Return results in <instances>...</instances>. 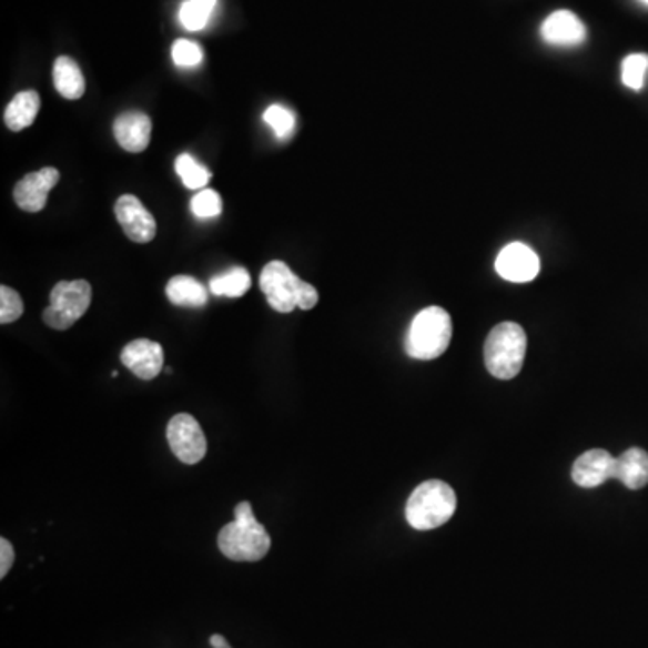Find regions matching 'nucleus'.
Masks as SVG:
<instances>
[{"mask_svg": "<svg viewBox=\"0 0 648 648\" xmlns=\"http://www.w3.org/2000/svg\"><path fill=\"white\" fill-rule=\"evenodd\" d=\"M641 2H644V4L648 6V0H641Z\"/></svg>", "mask_w": 648, "mask_h": 648, "instance_id": "nucleus-29", "label": "nucleus"}, {"mask_svg": "<svg viewBox=\"0 0 648 648\" xmlns=\"http://www.w3.org/2000/svg\"><path fill=\"white\" fill-rule=\"evenodd\" d=\"M616 458L604 448L581 454L573 465V482L580 488H596L615 477Z\"/></svg>", "mask_w": 648, "mask_h": 648, "instance_id": "nucleus-12", "label": "nucleus"}, {"mask_svg": "<svg viewBox=\"0 0 648 648\" xmlns=\"http://www.w3.org/2000/svg\"><path fill=\"white\" fill-rule=\"evenodd\" d=\"M648 72V54H629L621 63V80L624 85L632 91H641Z\"/></svg>", "mask_w": 648, "mask_h": 648, "instance_id": "nucleus-23", "label": "nucleus"}, {"mask_svg": "<svg viewBox=\"0 0 648 648\" xmlns=\"http://www.w3.org/2000/svg\"><path fill=\"white\" fill-rule=\"evenodd\" d=\"M40 110L39 92L24 91L14 95L10 105L6 107L4 123L13 132L28 129L37 120Z\"/></svg>", "mask_w": 648, "mask_h": 648, "instance_id": "nucleus-17", "label": "nucleus"}, {"mask_svg": "<svg viewBox=\"0 0 648 648\" xmlns=\"http://www.w3.org/2000/svg\"><path fill=\"white\" fill-rule=\"evenodd\" d=\"M24 314V301L10 286H0V323L10 324Z\"/></svg>", "mask_w": 648, "mask_h": 648, "instance_id": "nucleus-25", "label": "nucleus"}, {"mask_svg": "<svg viewBox=\"0 0 648 648\" xmlns=\"http://www.w3.org/2000/svg\"><path fill=\"white\" fill-rule=\"evenodd\" d=\"M166 438L175 458L186 465H196L207 453V442H205L201 424L186 413H181L170 419Z\"/></svg>", "mask_w": 648, "mask_h": 648, "instance_id": "nucleus-7", "label": "nucleus"}, {"mask_svg": "<svg viewBox=\"0 0 648 648\" xmlns=\"http://www.w3.org/2000/svg\"><path fill=\"white\" fill-rule=\"evenodd\" d=\"M210 644L213 648H231L230 644H227V639L220 635L211 636Z\"/></svg>", "mask_w": 648, "mask_h": 648, "instance_id": "nucleus-28", "label": "nucleus"}, {"mask_svg": "<svg viewBox=\"0 0 648 648\" xmlns=\"http://www.w3.org/2000/svg\"><path fill=\"white\" fill-rule=\"evenodd\" d=\"M175 170L176 175L181 176V181L184 182L188 190H204V186H207V182L211 181L210 170L202 166L201 162L188 153H182L176 158Z\"/></svg>", "mask_w": 648, "mask_h": 648, "instance_id": "nucleus-20", "label": "nucleus"}, {"mask_svg": "<svg viewBox=\"0 0 648 648\" xmlns=\"http://www.w3.org/2000/svg\"><path fill=\"white\" fill-rule=\"evenodd\" d=\"M453 338V321L447 311L429 306L416 314L405 335V353L416 361H433L447 352Z\"/></svg>", "mask_w": 648, "mask_h": 648, "instance_id": "nucleus-5", "label": "nucleus"}, {"mask_svg": "<svg viewBox=\"0 0 648 648\" xmlns=\"http://www.w3.org/2000/svg\"><path fill=\"white\" fill-rule=\"evenodd\" d=\"M615 479H620L630 490H639L648 485V453L632 447L616 458Z\"/></svg>", "mask_w": 648, "mask_h": 648, "instance_id": "nucleus-15", "label": "nucleus"}, {"mask_svg": "<svg viewBox=\"0 0 648 648\" xmlns=\"http://www.w3.org/2000/svg\"><path fill=\"white\" fill-rule=\"evenodd\" d=\"M173 62L179 68H196L202 62L204 53L199 43L191 42V40H176L172 48Z\"/></svg>", "mask_w": 648, "mask_h": 648, "instance_id": "nucleus-26", "label": "nucleus"}, {"mask_svg": "<svg viewBox=\"0 0 648 648\" xmlns=\"http://www.w3.org/2000/svg\"><path fill=\"white\" fill-rule=\"evenodd\" d=\"M92 286L85 280L60 282L49 296V306L43 311V323L53 330H68L89 311Z\"/></svg>", "mask_w": 648, "mask_h": 648, "instance_id": "nucleus-6", "label": "nucleus"}, {"mask_svg": "<svg viewBox=\"0 0 648 648\" xmlns=\"http://www.w3.org/2000/svg\"><path fill=\"white\" fill-rule=\"evenodd\" d=\"M265 123L274 130L277 139L286 141L291 139L296 132V115L292 110L286 109L285 105H271L263 114Z\"/></svg>", "mask_w": 648, "mask_h": 648, "instance_id": "nucleus-22", "label": "nucleus"}, {"mask_svg": "<svg viewBox=\"0 0 648 648\" xmlns=\"http://www.w3.org/2000/svg\"><path fill=\"white\" fill-rule=\"evenodd\" d=\"M60 181L57 168H42L39 172L29 173L14 186L13 199L20 210L28 213H40L48 204L49 191Z\"/></svg>", "mask_w": 648, "mask_h": 648, "instance_id": "nucleus-10", "label": "nucleus"}, {"mask_svg": "<svg viewBox=\"0 0 648 648\" xmlns=\"http://www.w3.org/2000/svg\"><path fill=\"white\" fill-rule=\"evenodd\" d=\"M260 288L267 297L269 305L280 314H291L292 311H312L320 294L311 283L297 277L285 262L274 260L263 267L260 274Z\"/></svg>", "mask_w": 648, "mask_h": 648, "instance_id": "nucleus-2", "label": "nucleus"}, {"mask_svg": "<svg viewBox=\"0 0 648 648\" xmlns=\"http://www.w3.org/2000/svg\"><path fill=\"white\" fill-rule=\"evenodd\" d=\"M540 34L551 45L573 48V45H580L587 39V29L573 11L560 10L544 20Z\"/></svg>", "mask_w": 648, "mask_h": 648, "instance_id": "nucleus-13", "label": "nucleus"}, {"mask_svg": "<svg viewBox=\"0 0 648 648\" xmlns=\"http://www.w3.org/2000/svg\"><path fill=\"white\" fill-rule=\"evenodd\" d=\"M528 338L517 323H500L492 330L485 343V364L492 377L512 381L525 364Z\"/></svg>", "mask_w": 648, "mask_h": 648, "instance_id": "nucleus-4", "label": "nucleus"}, {"mask_svg": "<svg viewBox=\"0 0 648 648\" xmlns=\"http://www.w3.org/2000/svg\"><path fill=\"white\" fill-rule=\"evenodd\" d=\"M114 138L126 152H144L152 138V120L144 112H124L114 121Z\"/></svg>", "mask_w": 648, "mask_h": 648, "instance_id": "nucleus-14", "label": "nucleus"}, {"mask_svg": "<svg viewBox=\"0 0 648 648\" xmlns=\"http://www.w3.org/2000/svg\"><path fill=\"white\" fill-rule=\"evenodd\" d=\"M54 89L65 100H80L85 94V78L72 58H57L53 68Z\"/></svg>", "mask_w": 648, "mask_h": 648, "instance_id": "nucleus-16", "label": "nucleus"}, {"mask_svg": "<svg viewBox=\"0 0 648 648\" xmlns=\"http://www.w3.org/2000/svg\"><path fill=\"white\" fill-rule=\"evenodd\" d=\"M456 506L458 497L453 486L439 479H431L416 486L411 494L405 505V519L411 528L429 531L447 525L456 514Z\"/></svg>", "mask_w": 648, "mask_h": 648, "instance_id": "nucleus-3", "label": "nucleus"}, {"mask_svg": "<svg viewBox=\"0 0 648 648\" xmlns=\"http://www.w3.org/2000/svg\"><path fill=\"white\" fill-rule=\"evenodd\" d=\"M251 288V274L247 269L234 267L211 277L210 292L219 297H242Z\"/></svg>", "mask_w": 648, "mask_h": 648, "instance_id": "nucleus-19", "label": "nucleus"}, {"mask_svg": "<svg viewBox=\"0 0 648 648\" xmlns=\"http://www.w3.org/2000/svg\"><path fill=\"white\" fill-rule=\"evenodd\" d=\"M166 296L175 306L201 308L207 303V288L199 280L191 276H175L168 282Z\"/></svg>", "mask_w": 648, "mask_h": 648, "instance_id": "nucleus-18", "label": "nucleus"}, {"mask_svg": "<svg viewBox=\"0 0 648 648\" xmlns=\"http://www.w3.org/2000/svg\"><path fill=\"white\" fill-rule=\"evenodd\" d=\"M222 210V196L215 190H201L191 199V211L199 219H215Z\"/></svg>", "mask_w": 648, "mask_h": 648, "instance_id": "nucleus-24", "label": "nucleus"}, {"mask_svg": "<svg viewBox=\"0 0 648 648\" xmlns=\"http://www.w3.org/2000/svg\"><path fill=\"white\" fill-rule=\"evenodd\" d=\"M121 363L141 381H153L164 367V352L155 341L138 338L124 346Z\"/></svg>", "mask_w": 648, "mask_h": 648, "instance_id": "nucleus-11", "label": "nucleus"}, {"mask_svg": "<svg viewBox=\"0 0 648 648\" xmlns=\"http://www.w3.org/2000/svg\"><path fill=\"white\" fill-rule=\"evenodd\" d=\"M496 271L506 282L528 283L539 274L540 260L525 243H508L497 256Z\"/></svg>", "mask_w": 648, "mask_h": 648, "instance_id": "nucleus-8", "label": "nucleus"}, {"mask_svg": "<svg viewBox=\"0 0 648 648\" xmlns=\"http://www.w3.org/2000/svg\"><path fill=\"white\" fill-rule=\"evenodd\" d=\"M271 535L257 523L253 506L242 500L234 508V520L220 529L219 549L234 563H257L271 551Z\"/></svg>", "mask_w": 648, "mask_h": 648, "instance_id": "nucleus-1", "label": "nucleus"}, {"mask_svg": "<svg viewBox=\"0 0 648 648\" xmlns=\"http://www.w3.org/2000/svg\"><path fill=\"white\" fill-rule=\"evenodd\" d=\"M215 6L216 0H186L181 6L179 19L188 31H201L210 22Z\"/></svg>", "mask_w": 648, "mask_h": 648, "instance_id": "nucleus-21", "label": "nucleus"}, {"mask_svg": "<svg viewBox=\"0 0 648 648\" xmlns=\"http://www.w3.org/2000/svg\"><path fill=\"white\" fill-rule=\"evenodd\" d=\"M14 563V549L10 540L2 537L0 539V578H4L10 573Z\"/></svg>", "mask_w": 648, "mask_h": 648, "instance_id": "nucleus-27", "label": "nucleus"}, {"mask_svg": "<svg viewBox=\"0 0 648 648\" xmlns=\"http://www.w3.org/2000/svg\"><path fill=\"white\" fill-rule=\"evenodd\" d=\"M115 219L123 227L124 234L135 243H150L155 239L158 224L143 202L138 196L123 195L118 199L114 207Z\"/></svg>", "mask_w": 648, "mask_h": 648, "instance_id": "nucleus-9", "label": "nucleus"}]
</instances>
